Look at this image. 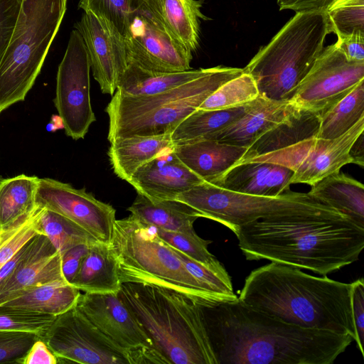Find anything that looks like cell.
<instances>
[{
    "label": "cell",
    "instance_id": "c3c4849f",
    "mask_svg": "<svg viewBox=\"0 0 364 364\" xmlns=\"http://www.w3.org/2000/svg\"><path fill=\"white\" fill-rule=\"evenodd\" d=\"M349 155L355 164L361 167L364 166V139L363 132L354 141L349 150Z\"/></svg>",
    "mask_w": 364,
    "mask_h": 364
},
{
    "label": "cell",
    "instance_id": "836d02e7",
    "mask_svg": "<svg viewBox=\"0 0 364 364\" xmlns=\"http://www.w3.org/2000/svg\"><path fill=\"white\" fill-rule=\"evenodd\" d=\"M41 208L40 225L43 234L49 239L60 255L76 245L97 242L90 233L69 219Z\"/></svg>",
    "mask_w": 364,
    "mask_h": 364
},
{
    "label": "cell",
    "instance_id": "7402d4cb",
    "mask_svg": "<svg viewBox=\"0 0 364 364\" xmlns=\"http://www.w3.org/2000/svg\"><path fill=\"white\" fill-rule=\"evenodd\" d=\"M247 148L203 139L174 145L180 161L205 182L213 183L244 156Z\"/></svg>",
    "mask_w": 364,
    "mask_h": 364
},
{
    "label": "cell",
    "instance_id": "cb8c5ba5",
    "mask_svg": "<svg viewBox=\"0 0 364 364\" xmlns=\"http://www.w3.org/2000/svg\"><path fill=\"white\" fill-rule=\"evenodd\" d=\"M109 143L107 154L112 168L127 182L143 164L174 146L171 134L134 135Z\"/></svg>",
    "mask_w": 364,
    "mask_h": 364
},
{
    "label": "cell",
    "instance_id": "4dcf8cb0",
    "mask_svg": "<svg viewBox=\"0 0 364 364\" xmlns=\"http://www.w3.org/2000/svg\"><path fill=\"white\" fill-rule=\"evenodd\" d=\"M206 68L180 72H154L128 63L116 90L131 96H147L163 92L201 75Z\"/></svg>",
    "mask_w": 364,
    "mask_h": 364
},
{
    "label": "cell",
    "instance_id": "8992f818",
    "mask_svg": "<svg viewBox=\"0 0 364 364\" xmlns=\"http://www.w3.org/2000/svg\"><path fill=\"white\" fill-rule=\"evenodd\" d=\"M330 33L326 11L297 12L243 71L252 77L260 95L289 101L322 53Z\"/></svg>",
    "mask_w": 364,
    "mask_h": 364
},
{
    "label": "cell",
    "instance_id": "b9f144b4",
    "mask_svg": "<svg viewBox=\"0 0 364 364\" xmlns=\"http://www.w3.org/2000/svg\"><path fill=\"white\" fill-rule=\"evenodd\" d=\"M23 0H0V62L11 38Z\"/></svg>",
    "mask_w": 364,
    "mask_h": 364
},
{
    "label": "cell",
    "instance_id": "7dc6e473",
    "mask_svg": "<svg viewBox=\"0 0 364 364\" xmlns=\"http://www.w3.org/2000/svg\"><path fill=\"white\" fill-rule=\"evenodd\" d=\"M349 61L364 62V38L350 37L335 43Z\"/></svg>",
    "mask_w": 364,
    "mask_h": 364
},
{
    "label": "cell",
    "instance_id": "ba28073f",
    "mask_svg": "<svg viewBox=\"0 0 364 364\" xmlns=\"http://www.w3.org/2000/svg\"><path fill=\"white\" fill-rule=\"evenodd\" d=\"M67 0H23L0 62V114L32 88L66 11Z\"/></svg>",
    "mask_w": 364,
    "mask_h": 364
},
{
    "label": "cell",
    "instance_id": "f6af8a7d",
    "mask_svg": "<svg viewBox=\"0 0 364 364\" xmlns=\"http://www.w3.org/2000/svg\"><path fill=\"white\" fill-rule=\"evenodd\" d=\"M21 364H57L56 356L41 339L36 341L20 360Z\"/></svg>",
    "mask_w": 364,
    "mask_h": 364
},
{
    "label": "cell",
    "instance_id": "6da1fadb",
    "mask_svg": "<svg viewBox=\"0 0 364 364\" xmlns=\"http://www.w3.org/2000/svg\"><path fill=\"white\" fill-rule=\"evenodd\" d=\"M199 305L217 364H331L353 340L289 324L238 298Z\"/></svg>",
    "mask_w": 364,
    "mask_h": 364
},
{
    "label": "cell",
    "instance_id": "277c9868",
    "mask_svg": "<svg viewBox=\"0 0 364 364\" xmlns=\"http://www.w3.org/2000/svg\"><path fill=\"white\" fill-rule=\"evenodd\" d=\"M118 295L150 339L157 363L217 364L198 303L144 283H122Z\"/></svg>",
    "mask_w": 364,
    "mask_h": 364
},
{
    "label": "cell",
    "instance_id": "60d3db41",
    "mask_svg": "<svg viewBox=\"0 0 364 364\" xmlns=\"http://www.w3.org/2000/svg\"><path fill=\"white\" fill-rule=\"evenodd\" d=\"M38 339L32 333L0 331V363H19Z\"/></svg>",
    "mask_w": 364,
    "mask_h": 364
},
{
    "label": "cell",
    "instance_id": "74e56055",
    "mask_svg": "<svg viewBox=\"0 0 364 364\" xmlns=\"http://www.w3.org/2000/svg\"><path fill=\"white\" fill-rule=\"evenodd\" d=\"M155 229L158 235L171 247L205 266L227 272L223 264L209 252L208 247L212 242L210 240L201 238L195 231L183 232Z\"/></svg>",
    "mask_w": 364,
    "mask_h": 364
},
{
    "label": "cell",
    "instance_id": "9c48e42d",
    "mask_svg": "<svg viewBox=\"0 0 364 364\" xmlns=\"http://www.w3.org/2000/svg\"><path fill=\"white\" fill-rule=\"evenodd\" d=\"M197 211L200 218L215 220L231 230L264 218L313 213L343 214L308 193L287 191L277 196H259L230 191L203 182L176 199Z\"/></svg>",
    "mask_w": 364,
    "mask_h": 364
},
{
    "label": "cell",
    "instance_id": "ac0fdd59",
    "mask_svg": "<svg viewBox=\"0 0 364 364\" xmlns=\"http://www.w3.org/2000/svg\"><path fill=\"white\" fill-rule=\"evenodd\" d=\"M60 280L65 281L61 256L45 235H37L14 270L0 282V306L31 288Z\"/></svg>",
    "mask_w": 364,
    "mask_h": 364
},
{
    "label": "cell",
    "instance_id": "7c38bea8",
    "mask_svg": "<svg viewBox=\"0 0 364 364\" xmlns=\"http://www.w3.org/2000/svg\"><path fill=\"white\" fill-rule=\"evenodd\" d=\"M90 64L80 32L73 29L57 73L54 105L67 136L84 139L96 121L90 99Z\"/></svg>",
    "mask_w": 364,
    "mask_h": 364
},
{
    "label": "cell",
    "instance_id": "1f68e13d",
    "mask_svg": "<svg viewBox=\"0 0 364 364\" xmlns=\"http://www.w3.org/2000/svg\"><path fill=\"white\" fill-rule=\"evenodd\" d=\"M39 178L21 174L0 178V230L17 223L36 208Z\"/></svg>",
    "mask_w": 364,
    "mask_h": 364
},
{
    "label": "cell",
    "instance_id": "f907efd6",
    "mask_svg": "<svg viewBox=\"0 0 364 364\" xmlns=\"http://www.w3.org/2000/svg\"><path fill=\"white\" fill-rule=\"evenodd\" d=\"M139 1H146V0H139Z\"/></svg>",
    "mask_w": 364,
    "mask_h": 364
},
{
    "label": "cell",
    "instance_id": "ffe728a7",
    "mask_svg": "<svg viewBox=\"0 0 364 364\" xmlns=\"http://www.w3.org/2000/svg\"><path fill=\"white\" fill-rule=\"evenodd\" d=\"M292 174L279 164L250 161L235 164L212 184L235 193L275 197L289 190Z\"/></svg>",
    "mask_w": 364,
    "mask_h": 364
},
{
    "label": "cell",
    "instance_id": "f35d334b",
    "mask_svg": "<svg viewBox=\"0 0 364 364\" xmlns=\"http://www.w3.org/2000/svg\"><path fill=\"white\" fill-rule=\"evenodd\" d=\"M55 318L47 314L0 306V331L32 333L41 339Z\"/></svg>",
    "mask_w": 364,
    "mask_h": 364
},
{
    "label": "cell",
    "instance_id": "2e32d148",
    "mask_svg": "<svg viewBox=\"0 0 364 364\" xmlns=\"http://www.w3.org/2000/svg\"><path fill=\"white\" fill-rule=\"evenodd\" d=\"M75 306L113 342L135 353L140 363H157L150 339L118 292L80 294Z\"/></svg>",
    "mask_w": 364,
    "mask_h": 364
},
{
    "label": "cell",
    "instance_id": "7bdbcfd3",
    "mask_svg": "<svg viewBox=\"0 0 364 364\" xmlns=\"http://www.w3.org/2000/svg\"><path fill=\"white\" fill-rule=\"evenodd\" d=\"M352 313L358 350L364 356V282L358 279L352 283Z\"/></svg>",
    "mask_w": 364,
    "mask_h": 364
},
{
    "label": "cell",
    "instance_id": "83f0119b",
    "mask_svg": "<svg viewBox=\"0 0 364 364\" xmlns=\"http://www.w3.org/2000/svg\"><path fill=\"white\" fill-rule=\"evenodd\" d=\"M127 210L143 223L173 232H194L193 223L200 218L197 211L181 201L152 202L139 194Z\"/></svg>",
    "mask_w": 364,
    "mask_h": 364
},
{
    "label": "cell",
    "instance_id": "30bf717a",
    "mask_svg": "<svg viewBox=\"0 0 364 364\" xmlns=\"http://www.w3.org/2000/svg\"><path fill=\"white\" fill-rule=\"evenodd\" d=\"M59 363L141 364L139 357L102 333L74 306L55 316L41 338Z\"/></svg>",
    "mask_w": 364,
    "mask_h": 364
},
{
    "label": "cell",
    "instance_id": "f546056e",
    "mask_svg": "<svg viewBox=\"0 0 364 364\" xmlns=\"http://www.w3.org/2000/svg\"><path fill=\"white\" fill-rule=\"evenodd\" d=\"M80 294L75 286L60 280L31 288L1 306L56 316L75 306Z\"/></svg>",
    "mask_w": 364,
    "mask_h": 364
},
{
    "label": "cell",
    "instance_id": "ee69618b",
    "mask_svg": "<svg viewBox=\"0 0 364 364\" xmlns=\"http://www.w3.org/2000/svg\"><path fill=\"white\" fill-rule=\"evenodd\" d=\"M90 245L92 244L76 245L60 255L62 273L67 282L71 284L75 278Z\"/></svg>",
    "mask_w": 364,
    "mask_h": 364
},
{
    "label": "cell",
    "instance_id": "4fadbf2b",
    "mask_svg": "<svg viewBox=\"0 0 364 364\" xmlns=\"http://www.w3.org/2000/svg\"><path fill=\"white\" fill-rule=\"evenodd\" d=\"M123 39L128 63L154 72L191 69L192 52L166 30L144 1L134 0Z\"/></svg>",
    "mask_w": 364,
    "mask_h": 364
},
{
    "label": "cell",
    "instance_id": "ab89813d",
    "mask_svg": "<svg viewBox=\"0 0 364 364\" xmlns=\"http://www.w3.org/2000/svg\"><path fill=\"white\" fill-rule=\"evenodd\" d=\"M134 0H80L78 7L107 20L124 37Z\"/></svg>",
    "mask_w": 364,
    "mask_h": 364
},
{
    "label": "cell",
    "instance_id": "d590c367",
    "mask_svg": "<svg viewBox=\"0 0 364 364\" xmlns=\"http://www.w3.org/2000/svg\"><path fill=\"white\" fill-rule=\"evenodd\" d=\"M325 11L338 39L364 38V0H333Z\"/></svg>",
    "mask_w": 364,
    "mask_h": 364
},
{
    "label": "cell",
    "instance_id": "f1b7e54d",
    "mask_svg": "<svg viewBox=\"0 0 364 364\" xmlns=\"http://www.w3.org/2000/svg\"><path fill=\"white\" fill-rule=\"evenodd\" d=\"M251 102L235 107L221 109H196L182 120L171 134L174 145L203 139H210L240 119Z\"/></svg>",
    "mask_w": 364,
    "mask_h": 364
},
{
    "label": "cell",
    "instance_id": "d4e9b609",
    "mask_svg": "<svg viewBox=\"0 0 364 364\" xmlns=\"http://www.w3.org/2000/svg\"><path fill=\"white\" fill-rule=\"evenodd\" d=\"M71 284L84 293H117L121 287L116 255L101 242L90 245Z\"/></svg>",
    "mask_w": 364,
    "mask_h": 364
},
{
    "label": "cell",
    "instance_id": "681fc988",
    "mask_svg": "<svg viewBox=\"0 0 364 364\" xmlns=\"http://www.w3.org/2000/svg\"><path fill=\"white\" fill-rule=\"evenodd\" d=\"M63 128L62 119L59 115H53L51 121L47 124L46 129L49 132H54L58 129Z\"/></svg>",
    "mask_w": 364,
    "mask_h": 364
},
{
    "label": "cell",
    "instance_id": "44dd1931",
    "mask_svg": "<svg viewBox=\"0 0 364 364\" xmlns=\"http://www.w3.org/2000/svg\"><path fill=\"white\" fill-rule=\"evenodd\" d=\"M291 108L289 101L259 95L244 114L210 139L249 148L258 138L282 122Z\"/></svg>",
    "mask_w": 364,
    "mask_h": 364
},
{
    "label": "cell",
    "instance_id": "52a82bcc",
    "mask_svg": "<svg viewBox=\"0 0 364 364\" xmlns=\"http://www.w3.org/2000/svg\"><path fill=\"white\" fill-rule=\"evenodd\" d=\"M122 283L149 284L179 292L203 304L223 301L186 269L154 227L134 215L116 220L110 243Z\"/></svg>",
    "mask_w": 364,
    "mask_h": 364
},
{
    "label": "cell",
    "instance_id": "4316f807",
    "mask_svg": "<svg viewBox=\"0 0 364 364\" xmlns=\"http://www.w3.org/2000/svg\"><path fill=\"white\" fill-rule=\"evenodd\" d=\"M308 193L364 228V187L360 182L334 173L311 186Z\"/></svg>",
    "mask_w": 364,
    "mask_h": 364
},
{
    "label": "cell",
    "instance_id": "5b68a950",
    "mask_svg": "<svg viewBox=\"0 0 364 364\" xmlns=\"http://www.w3.org/2000/svg\"><path fill=\"white\" fill-rule=\"evenodd\" d=\"M243 68L216 66L199 77L169 90L147 96H131L115 91L106 107L107 139L134 135L171 134L220 86L240 75Z\"/></svg>",
    "mask_w": 364,
    "mask_h": 364
},
{
    "label": "cell",
    "instance_id": "d6a6232c",
    "mask_svg": "<svg viewBox=\"0 0 364 364\" xmlns=\"http://www.w3.org/2000/svg\"><path fill=\"white\" fill-rule=\"evenodd\" d=\"M364 117V80L344 97L321 114L318 138L336 139Z\"/></svg>",
    "mask_w": 364,
    "mask_h": 364
},
{
    "label": "cell",
    "instance_id": "3957f363",
    "mask_svg": "<svg viewBox=\"0 0 364 364\" xmlns=\"http://www.w3.org/2000/svg\"><path fill=\"white\" fill-rule=\"evenodd\" d=\"M351 296L352 283L271 262L251 272L237 298L289 324L348 335L355 341Z\"/></svg>",
    "mask_w": 364,
    "mask_h": 364
},
{
    "label": "cell",
    "instance_id": "5bb4252c",
    "mask_svg": "<svg viewBox=\"0 0 364 364\" xmlns=\"http://www.w3.org/2000/svg\"><path fill=\"white\" fill-rule=\"evenodd\" d=\"M364 80V62L349 61L334 43L323 48L289 103L320 113Z\"/></svg>",
    "mask_w": 364,
    "mask_h": 364
},
{
    "label": "cell",
    "instance_id": "7a4b0ae2",
    "mask_svg": "<svg viewBox=\"0 0 364 364\" xmlns=\"http://www.w3.org/2000/svg\"><path fill=\"white\" fill-rule=\"evenodd\" d=\"M247 260L267 259L326 276L359 258L364 228L343 214L259 219L235 232Z\"/></svg>",
    "mask_w": 364,
    "mask_h": 364
},
{
    "label": "cell",
    "instance_id": "8fae6325",
    "mask_svg": "<svg viewBox=\"0 0 364 364\" xmlns=\"http://www.w3.org/2000/svg\"><path fill=\"white\" fill-rule=\"evenodd\" d=\"M363 131L364 117L336 139L310 137L245 162L266 161L279 164L292 171L290 185L306 183L311 186L327 176L340 172L343 166L353 164L349 150Z\"/></svg>",
    "mask_w": 364,
    "mask_h": 364
},
{
    "label": "cell",
    "instance_id": "d6986e66",
    "mask_svg": "<svg viewBox=\"0 0 364 364\" xmlns=\"http://www.w3.org/2000/svg\"><path fill=\"white\" fill-rule=\"evenodd\" d=\"M173 148L147 161L134 173L128 183L138 194L152 202L175 200L205 182L180 161Z\"/></svg>",
    "mask_w": 364,
    "mask_h": 364
},
{
    "label": "cell",
    "instance_id": "9a60e30c",
    "mask_svg": "<svg viewBox=\"0 0 364 364\" xmlns=\"http://www.w3.org/2000/svg\"><path fill=\"white\" fill-rule=\"evenodd\" d=\"M36 204L65 217L97 241L111 243L116 210L85 189H77L53 178H39Z\"/></svg>",
    "mask_w": 364,
    "mask_h": 364
},
{
    "label": "cell",
    "instance_id": "e575fe53",
    "mask_svg": "<svg viewBox=\"0 0 364 364\" xmlns=\"http://www.w3.org/2000/svg\"><path fill=\"white\" fill-rule=\"evenodd\" d=\"M259 95L252 77L243 73L220 86L197 109H221L241 106Z\"/></svg>",
    "mask_w": 364,
    "mask_h": 364
},
{
    "label": "cell",
    "instance_id": "e0dca14e",
    "mask_svg": "<svg viewBox=\"0 0 364 364\" xmlns=\"http://www.w3.org/2000/svg\"><path fill=\"white\" fill-rule=\"evenodd\" d=\"M75 27L82 37L102 92L113 95L128 65L122 36L107 20L90 12H84Z\"/></svg>",
    "mask_w": 364,
    "mask_h": 364
},
{
    "label": "cell",
    "instance_id": "484cf974",
    "mask_svg": "<svg viewBox=\"0 0 364 364\" xmlns=\"http://www.w3.org/2000/svg\"><path fill=\"white\" fill-rule=\"evenodd\" d=\"M166 30L191 52L199 42L200 19H208L200 9L203 0L144 1Z\"/></svg>",
    "mask_w": 364,
    "mask_h": 364
},
{
    "label": "cell",
    "instance_id": "603a6c76",
    "mask_svg": "<svg viewBox=\"0 0 364 364\" xmlns=\"http://www.w3.org/2000/svg\"><path fill=\"white\" fill-rule=\"evenodd\" d=\"M320 122V113L291 104L286 117L258 138L235 164L279 150L305 139L317 136Z\"/></svg>",
    "mask_w": 364,
    "mask_h": 364
},
{
    "label": "cell",
    "instance_id": "8d00e7d4",
    "mask_svg": "<svg viewBox=\"0 0 364 364\" xmlns=\"http://www.w3.org/2000/svg\"><path fill=\"white\" fill-rule=\"evenodd\" d=\"M42 208L37 205L29 215L0 230V269L34 236L43 234L40 225Z\"/></svg>",
    "mask_w": 364,
    "mask_h": 364
},
{
    "label": "cell",
    "instance_id": "bcb514c9",
    "mask_svg": "<svg viewBox=\"0 0 364 364\" xmlns=\"http://www.w3.org/2000/svg\"><path fill=\"white\" fill-rule=\"evenodd\" d=\"M333 0H277L280 10L291 9L297 12L325 11Z\"/></svg>",
    "mask_w": 364,
    "mask_h": 364
}]
</instances>
